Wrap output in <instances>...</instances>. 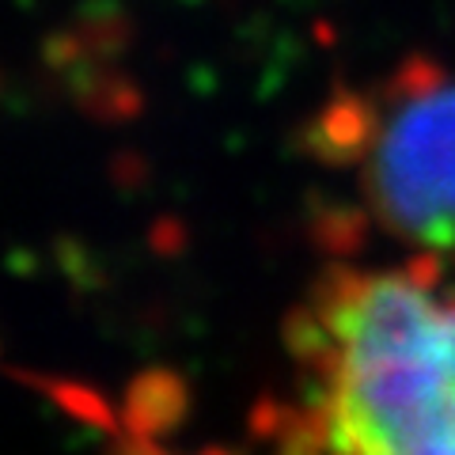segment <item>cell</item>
<instances>
[{
	"label": "cell",
	"instance_id": "cell-2",
	"mask_svg": "<svg viewBox=\"0 0 455 455\" xmlns=\"http://www.w3.org/2000/svg\"><path fill=\"white\" fill-rule=\"evenodd\" d=\"M361 179L387 232L455 254V80L421 76L391 99L368 133Z\"/></svg>",
	"mask_w": 455,
	"mask_h": 455
},
{
	"label": "cell",
	"instance_id": "cell-1",
	"mask_svg": "<svg viewBox=\"0 0 455 455\" xmlns=\"http://www.w3.org/2000/svg\"><path fill=\"white\" fill-rule=\"evenodd\" d=\"M296 346L304 455H455V262L334 274Z\"/></svg>",
	"mask_w": 455,
	"mask_h": 455
},
{
	"label": "cell",
	"instance_id": "cell-3",
	"mask_svg": "<svg viewBox=\"0 0 455 455\" xmlns=\"http://www.w3.org/2000/svg\"><path fill=\"white\" fill-rule=\"evenodd\" d=\"M145 455H164V451H145Z\"/></svg>",
	"mask_w": 455,
	"mask_h": 455
}]
</instances>
